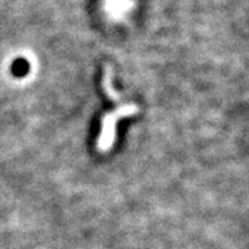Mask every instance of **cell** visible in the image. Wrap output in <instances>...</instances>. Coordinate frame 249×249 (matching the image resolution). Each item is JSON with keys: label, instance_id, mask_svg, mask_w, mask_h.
Returning a JSON list of instances; mask_svg holds the SVG:
<instances>
[{"label": "cell", "instance_id": "1", "mask_svg": "<svg viewBox=\"0 0 249 249\" xmlns=\"http://www.w3.org/2000/svg\"><path fill=\"white\" fill-rule=\"evenodd\" d=\"M139 112V108L134 104H124L119 103V107L112 109L111 112L104 114L101 118L100 133H98L96 148L100 152H107L112 148L116 137V124L121 119L132 116Z\"/></svg>", "mask_w": 249, "mask_h": 249}]
</instances>
